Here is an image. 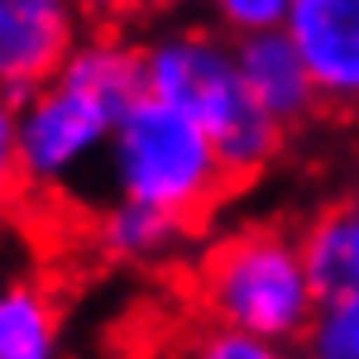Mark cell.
I'll return each instance as SVG.
<instances>
[{
    "mask_svg": "<svg viewBox=\"0 0 359 359\" xmlns=\"http://www.w3.org/2000/svg\"><path fill=\"white\" fill-rule=\"evenodd\" d=\"M144 96V48L115 25H96L39 91L15 101L25 192L62 196L96 163L130 101Z\"/></svg>",
    "mask_w": 359,
    "mask_h": 359,
    "instance_id": "obj_1",
    "label": "cell"
},
{
    "mask_svg": "<svg viewBox=\"0 0 359 359\" xmlns=\"http://www.w3.org/2000/svg\"><path fill=\"white\" fill-rule=\"evenodd\" d=\"M144 48V91L158 96L211 135L230 182L259 177L283 149V125L245 96L235 39L216 25L158 29Z\"/></svg>",
    "mask_w": 359,
    "mask_h": 359,
    "instance_id": "obj_2",
    "label": "cell"
},
{
    "mask_svg": "<svg viewBox=\"0 0 359 359\" xmlns=\"http://www.w3.org/2000/svg\"><path fill=\"white\" fill-rule=\"evenodd\" d=\"M316 297L302 240L278 225L225 230L196 264V302L206 321L264 335L273 345H302Z\"/></svg>",
    "mask_w": 359,
    "mask_h": 359,
    "instance_id": "obj_3",
    "label": "cell"
},
{
    "mask_svg": "<svg viewBox=\"0 0 359 359\" xmlns=\"http://www.w3.org/2000/svg\"><path fill=\"white\" fill-rule=\"evenodd\" d=\"M106 172L115 196L158 206L177 221H196L201 211H211L230 182L211 135L192 115L149 91L135 96L130 111L120 115L106 149Z\"/></svg>",
    "mask_w": 359,
    "mask_h": 359,
    "instance_id": "obj_4",
    "label": "cell"
},
{
    "mask_svg": "<svg viewBox=\"0 0 359 359\" xmlns=\"http://www.w3.org/2000/svg\"><path fill=\"white\" fill-rule=\"evenodd\" d=\"M86 34L72 0H0V96L25 101L53 77Z\"/></svg>",
    "mask_w": 359,
    "mask_h": 359,
    "instance_id": "obj_5",
    "label": "cell"
},
{
    "mask_svg": "<svg viewBox=\"0 0 359 359\" xmlns=\"http://www.w3.org/2000/svg\"><path fill=\"white\" fill-rule=\"evenodd\" d=\"M283 29L297 43L321 106L359 111V0H292Z\"/></svg>",
    "mask_w": 359,
    "mask_h": 359,
    "instance_id": "obj_6",
    "label": "cell"
},
{
    "mask_svg": "<svg viewBox=\"0 0 359 359\" xmlns=\"http://www.w3.org/2000/svg\"><path fill=\"white\" fill-rule=\"evenodd\" d=\"M235 67H240L245 96L269 115V120H278L283 130H287V125H302L306 115L321 106L316 82H311V72H306L297 43L287 39V29L240 34V39H235Z\"/></svg>",
    "mask_w": 359,
    "mask_h": 359,
    "instance_id": "obj_7",
    "label": "cell"
},
{
    "mask_svg": "<svg viewBox=\"0 0 359 359\" xmlns=\"http://www.w3.org/2000/svg\"><path fill=\"white\" fill-rule=\"evenodd\" d=\"M0 359H62V311L34 278H0Z\"/></svg>",
    "mask_w": 359,
    "mask_h": 359,
    "instance_id": "obj_8",
    "label": "cell"
},
{
    "mask_svg": "<svg viewBox=\"0 0 359 359\" xmlns=\"http://www.w3.org/2000/svg\"><path fill=\"white\" fill-rule=\"evenodd\" d=\"M182 230H187V221L168 216L158 206L115 196L96 216V245L115 264H163L168 254L182 245Z\"/></svg>",
    "mask_w": 359,
    "mask_h": 359,
    "instance_id": "obj_9",
    "label": "cell"
},
{
    "mask_svg": "<svg viewBox=\"0 0 359 359\" xmlns=\"http://www.w3.org/2000/svg\"><path fill=\"white\" fill-rule=\"evenodd\" d=\"M302 350L316 359H359V287H340L316 297Z\"/></svg>",
    "mask_w": 359,
    "mask_h": 359,
    "instance_id": "obj_10",
    "label": "cell"
},
{
    "mask_svg": "<svg viewBox=\"0 0 359 359\" xmlns=\"http://www.w3.org/2000/svg\"><path fill=\"white\" fill-rule=\"evenodd\" d=\"M182 359H292L287 345H273L264 335H249V331H230V326H206L201 335H192L187 355Z\"/></svg>",
    "mask_w": 359,
    "mask_h": 359,
    "instance_id": "obj_11",
    "label": "cell"
},
{
    "mask_svg": "<svg viewBox=\"0 0 359 359\" xmlns=\"http://www.w3.org/2000/svg\"><path fill=\"white\" fill-rule=\"evenodd\" d=\"M211 25L240 39V34H259V29H283L287 25V10L292 0H201Z\"/></svg>",
    "mask_w": 359,
    "mask_h": 359,
    "instance_id": "obj_12",
    "label": "cell"
},
{
    "mask_svg": "<svg viewBox=\"0 0 359 359\" xmlns=\"http://www.w3.org/2000/svg\"><path fill=\"white\" fill-rule=\"evenodd\" d=\"M15 192H25V172H20V115H15L10 96H0V206Z\"/></svg>",
    "mask_w": 359,
    "mask_h": 359,
    "instance_id": "obj_13",
    "label": "cell"
},
{
    "mask_svg": "<svg viewBox=\"0 0 359 359\" xmlns=\"http://www.w3.org/2000/svg\"><path fill=\"white\" fill-rule=\"evenodd\" d=\"M335 230H340V249H345V269H350V287H359V196L335 206Z\"/></svg>",
    "mask_w": 359,
    "mask_h": 359,
    "instance_id": "obj_14",
    "label": "cell"
},
{
    "mask_svg": "<svg viewBox=\"0 0 359 359\" xmlns=\"http://www.w3.org/2000/svg\"><path fill=\"white\" fill-rule=\"evenodd\" d=\"M77 10H82L86 25H120L125 15H135L139 0H72Z\"/></svg>",
    "mask_w": 359,
    "mask_h": 359,
    "instance_id": "obj_15",
    "label": "cell"
},
{
    "mask_svg": "<svg viewBox=\"0 0 359 359\" xmlns=\"http://www.w3.org/2000/svg\"><path fill=\"white\" fill-rule=\"evenodd\" d=\"M144 10H182V5H192V0H139Z\"/></svg>",
    "mask_w": 359,
    "mask_h": 359,
    "instance_id": "obj_16",
    "label": "cell"
},
{
    "mask_svg": "<svg viewBox=\"0 0 359 359\" xmlns=\"http://www.w3.org/2000/svg\"><path fill=\"white\" fill-rule=\"evenodd\" d=\"M292 359H316V355H306V350H302V355H292Z\"/></svg>",
    "mask_w": 359,
    "mask_h": 359,
    "instance_id": "obj_17",
    "label": "cell"
}]
</instances>
